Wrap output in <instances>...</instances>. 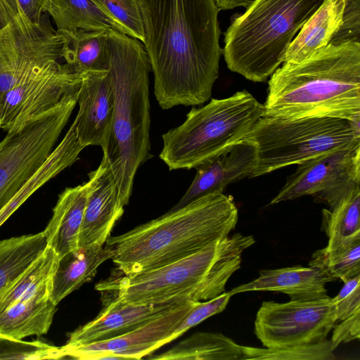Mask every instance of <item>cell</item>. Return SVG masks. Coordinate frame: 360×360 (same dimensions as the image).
Here are the masks:
<instances>
[{
    "label": "cell",
    "instance_id": "1",
    "mask_svg": "<svg viewBox=\"0 0 360 360\" xmlns=\"http://www.w3.org/2000/svg\"><path fill=\"white\" fill-rule=\"evenodd\" d=\"M144 49L159 105H198L211 98L222 49L214 0H139Z\"/></svg>",
    "mask_w": 360,
    "mask_h": 360
},
{
    "label": "cell",
    "instance_id": "2",
    "mask_svg": "<svg viewBox=\"0 0 360 360\" xmlns=\"http://www.w3.org/2000/svg\"><path fill=\"white\" fill-rule=\"evenodd\" d=\"M264 115L360 122V42L328 45L270 76Z\"/></svg>",
    "mask_w": 360,
    "mask_h": 360
},
{
    "label": "cell",
    "instance_id": "3",
    "mask_svg": "<svg viewBox=\"0 0 360 360\" xmlns=\"http://www.w3.org/2000/svg\"><path fill=\"white\" fill-rule=\"evenodd\" d=\"M237 221L233 198L210 193L122 235L110 236L105 247L120 271L132 275L195 253L229 236Z\"/></svg>",
    "mask_w": 360,
    "mask_h": 360
},
{
    "label": "cell",
    "instance_id": "4",
    "mask_svg": "<svg viewBox=\"0 0 360 360\" xmlns=\"http://www.w3.org/2000/svg\"><path fill=\"white\" fill-rule=\"evenodd\" d=\"M108 34L114 108L101 148L125 206L137 169L152 158L148 79L151 68L141 41L115 29L108 30Z\"/></svg>",
    "mask_w": 360,
    "mask_h": 360
},
{
    "label": "cell",
    "instance_id": "5",
    "mask_svg": "<svg viewBox=\"0 0 360 360\" xmlns=\"http://www.w3.org/2000/svg\"><path fill=\"white\" fill-rule=\"evenodd\" d=\"M255 242L240 233L219 239L168 264L100 283L96 288L124 304L201 302L225 291L243 252Z\"/></svg>",
    "mask_w": 360,
    "mask_h": 360
},
{
    "label": "cell",
    "instance_id": "6",
    "mask_svg": "<svg viewBox=\"0 0 360 360\" xmlns=\"http://www.w3.org/2000/svg\"><path fill=\"white\" fill-rule=\"evenodd\" d=\"M323 0H254L224 33L228 68L255 82L283 63L287 49Z\"/></svg>",
    "mask_w": 360,
    "mask_h": 360
},
{
    "label": "cell",
    "instance_id": "7",
    "mask_svg": "<svg viewBox=\"0 0 360 360\" xmlns=\"http://www.w3.org/2000/svg\"><path fill=\"white\" fill-rule=\"evenodd\" d=\"M264 115V104L245 90L212 98L162 135L160 158L169 170L196 168L243 140Z\"/></svg>",
    "mask_w": 360,
    "mask_h": 360
},
{
    "label": "cell",
    "instance_id": "8",
    "mask_svg": "<svg viewBox=\"0 0 360 360\" xmlns=\"http://www.w3.org/2000/svg\"><path fill=\"white\" fill-rule=\"evenodd\" d=\"M243 140L256 148L250 177H257L319 155L360 146V122L330 117L263 115Z\"/></svg>",
    "mask_w": 360,
    "mask_h": 360
},
{
    "label": "cell",
    "instance_id": "9",
    "mask_svg": "<svg viewBox=\"0 0 360 360\" xmlns=\"http://www.w3.org/2000/svg\"><path fill=\"white\" fill-rule=\"evenodd\" d=\"M77 93L10 129L0 141V211L53 150L77 103Z\"/></svg>",
    "mask_w": 360,
    "mask_h": 360
},
{
    "label": "cell",
    "instance_id": "10",
    "mask_svg": "<svg viewBox=\"0 0 360 360\" xmlns=\"http://www.w3.org/2000/svg\"><path fill=\"white\" fill-rule=\"evenodd\" d=\"M329 296L287 302H263L255 321V333L269 349L322 342L337 322Z\"/></svg>",
    "mask_w": 360,
    "mask_h": 360
},
{
    "label": "cell",
    "instance_id": "11",
    "mask_svg": "<svg viewBox=\"0 0 360 360\" xmlns=\"http://www.w3.org/2000/svg\"><path fill=\"white\" fill-rule=\"evenodd\" d=\"M66 38L45 13L33 22L21 12L0 30V96L34 68L63 58Z\"/></svg>",
    "mask_w": 360,
    "mask_h": 360
},
{
    "label": "cell",
    "instance_id": "12",
    "mask_svg": "<svg viewBox=\"0 0 360 360\" xmlns=\"http://www.w3.org/2000/svg\"><path fill=\"white\" fill-rule=\"evenodd\" d=\"M297 165L270 205L312 195L334 209L360 186V146L329 152Z\"/></svg>",
    "mask_w": 360,
    "mask_h": 360
},
{
    "label": "cell",
    "instance_id": "13",
    "mask_svg": "<svg viewBox=\"0 0 360 360\" xmlns=\"http://www.w3.org/2000/svg\"><path fill=\"white\" fill-rule=\"evenodd\" d=\"M82 74L59 60L39 66L0 96L1 127L8 131L55 108L79 91Z\"/></svg>",
    "mask_w": 360,
    "mask_h": 360
},
{
    "label": "cell",
    "instance_id": "14",
    "mask_svg": "<svg viewBox=\"0 0 360 360\" xmlns=\"http://www.w3.org/2000/svg\"><path fill=\"white\" fill-rule=\"evenodd\" d=\"M197 302L188 301L122 335L66 347L67 358L79 360L140 359L172 341L179 323Z\"/></svg>",
    "mask_w": 360,
    "mask_h": 360
},
{
    "label": "cell",
    "instance_id": "15",
    "mask_svg": "<svg viewBox=\"0 0 360 360\" xmlns=\"http://www.w3.org/2000/svg\"><path fill=\"white\" fill-rule=\"evenodd\" d=\"M360 39V0H323L287 49L283 62L297 63L315 50Z\"/></svg>",
    "mask_w": 360,
    "mask_h": 360
},
{
    "label": "cell",
    "instance_id": "16",
    "mask_svg": "<svg viewBox=\"0 0 360 360\" xmlns=\"http://www.w3.org/2000/svg\"><path fill=\"white\" fill-rule=\"evenodd\" d=\"M88 176V195L78 247L92 243L103 245L124 212L115 179L104 157Z\"/></svg>",
    "mask_w": 360,
    "mask_h": 360
},
{
    "label": "cell",
    "instance_id": "17",
    "mask_svg": "<svg viewBox=\"0 0 360 360\" xmlns=\"http://www.w3.org/2000/svg\"><path fill=\"white\" fill-rule=\"evenodd\" d=\"M79 110L74 120L80 143L102 147L112 122L114 95L108 70L82 73L77 93Z\"/></svg>",
    "mask_w": 360,
    "mask_h": 360
},
{
    "label": "cell",
    "instance_id": "18",
    "mask_svg": "<svg viewBox=\"0 0 360 360\" xmlns=\"http://www.w3.org/2000/svg\"><path fill=\"white\" fill-rule=\"evenodd\" d=\"M256 163L255 145L241 140L217 156L198 165L191 184L171 210L210 193H224L230 184L250 177Z\"/></svg>",
    "mask_w": 360,
    "mask_h": 360
},
{
    "label": "cell",
    "instance_id": "19",
    "mask_svg": "<svg viewBox=\"0 0 360 360\" xmlns=\"http://www.w3.org/2000/svg\"><path fill=\"white\" fill-rule=\"evenodd\" d=\"M182 303L124 304L108 299L94 319L69 334L64 346L74 347L122 335Z\"/></svg>",
    "mask_w": 360,
    "mask_h": 360
},
{
    "label": "cell",
    "instance_id": "20",
    "mask_svg": "<svg viewBox=\"0 0 360 360\" xmlns=\"http://www.w3.org/2000/svg\"><path fill=\"white\" fill-rule=\"evenodd\" d=\"M52 278L0 312V337L13 340L47 333L56 311Z\"/></svg>",
    "mask_w": 360,
    "mask_h": 360
},
{
    "label": "cell",
    "instance_id": "21",
    "mask_svg": "<svg viewBox=\"0 0 360 360\" xmlns=\"http://www.w3.org/2000/svg\"><path fill=\"white\" fill-rule=\"evenodd\" d=\"M255 280L233 288L232 295L251 291H271L286 294L290 300H305L328 297L326 284L335 281L315 266H295L259 271Z\"/></svg>",
    "mask_w": 360,
    "mask_h": 360
},
{
    "label": "cell",
    "instance_id": "22",
    "mask_svg": "<svg viewBox=\"0 0 360 360\" xmlns=\"http://www.w3.org/2000/svg\"><path fill=\"white\" fill-rule=\"evenodd\" d=\"M88 195V183L66 188L58 196L52 217L43 231L59 259L78 248Z\"/></svg>",
    "mask_w": 360,
    "mask_h": 360
},
{
    "label": "cell",
    "instance_id": "23",
    "mask_svg": "<svg viewBox=\"0 0 360 360\" xmlns=\"http://www.w3.org/2000/svg\"><path fill=\"white\" fill-rule=\"evenodd\" d=\"M112 252L96 243L78 247L59 259L52 279L51 299L58 304L94 277L98 266Z\"/></svg>",
    "mask_w": 360,
    "mask_h": 360
},
{
    "label": "cell",
    "instance_id": "24",
    "mask_svg": "<svg viewBox=\"0 0 360 360\" xmlns=\"http://www.w3.org/2000/svg\"><path fill=\"white\" fill-rule=\"evenodd\" d=\"M45 11L53 19L58 31L115 29L130 36L126 28L107 15L92 0H47Z\"/></svg>",
    "mask_w": 360,
    "mask_h": 360
},
{
    "label": "cell",
    "instance_id": "25",
    "mask_svg": "<svg viewBox=\"0 0 360 360\" xmlns=\"http://www.w3.org/2000/svg\"><path fill=\"white\" fill-rule=\"evenodd\" d=\"M61 32L66 38L63 58L75 72L82 74L108 70V30Z\"/></svg>",
    "mask_w": 360,
    "mask_h": 360
},
{
    "label": "cell",
    "instance_id": "26",
    "mask_svg": "<svg viewBox=\"0 0 360 360\" xmlns=\"http://www.w3.org/2000/svg\"><path fill=\"white\" fill-rule=\"evenodd\" d=\"M243 346L220 333L200 332L151 359L243 360Z\"/></svg>",
    "mask_w": 360,
    "mask_h": 360
},
{
    "label": "cell",
    "instance_id": "27",
    "mask_svg": "<svg viewBox=\"0 0 360 360\" xmlns=\"http://www.w3.org/2000/svg\"><path fill=\"white\" fill-rule=\"evenodd\" d=\"M46 246L43 231L0 240V294L23 274Z\"/></svg>",
    "mask_w": 360,
    "mask_h": 360
},
{
    "label": "cell",
    "instance_id": "28",
    "mask_svg": "<svg viewBox=\"0 0 360 360\" xmlns=\"http://www.w3.org/2000/svg\"><path fill=\"white\" fill-rule=\"evenodd\" d=\"M309 264L343 283L360 275V235L316 250Z\"/></svg>",
    "mask_w": 360,
    "mask_h": 360
},
{
    "label": "cell",
    "instance_id": "29",
    "mask_svg": "<svg viewBox=\"0 0 360 360\" xmlns=\"http://www.w3.org/2000/svg\"><path fill=\"white\" fill-rule=\"evenodd\" d=\"M323 229L327 246L338 245L360 235V186L353 188L333 210L323 209Z\"/></svg>",
    "mask_w": 360,
    "mask_h": 360
},
{
    "label": "cell",
    "instance_id": "30",
    "mask_svg": "<svg viewBox=\"0 0 360 360\" xmlns=\"http://www.w3.org/2000/svg\"><path fill=\"white\" fill-rule=\"evenodd\" d=\"M59 257L53 248L46 245L23 274L0 294V312L53 278Z\"/></svg>",
    "mask_w": 360,
    "mask_h": 360
},
{
    "label": "cell",
    "instance_id": "31",
    "mask_svg": "<svg viewBox=\"0 0 360 360\" xmlns=\"http://www.w3.org/2000/svg\"><path fill=\"white\" fill-rule=\"evenodd\" d=\"M329 340L313 345L292 346L280 349H262L243 346V360H333L335 359Z\"/></svg>",
    "mask_w": 360,
    "mask_h": 360
},
{
    "label": "cell",
    "instance_id": "32",
    "mask_svg": "<svg viewBox=\"0 0 360 360\" xmlns=\"http://www.w3.org/2000/svg\"><path fill=\"white\" fill-rule=\"evenodd\" d=\"M67 359L63 347H56L41 340L22 341L0 337V359Z\"/></svg>",
    "mask_w": 360,
    "mask_h": 360
},
{
    "label": "cell",
    "instance_id": "33",
    "mask_svg": "<svg viewBox=\"0 0 360 360\" xmlns=\"http://www.w3.org/2000/svg\"><path fill=\"white\" fill-rule=\"evenodd\" d=\"M107 15L115 20L143 44V22L139 0H92Z\"/></svg>",
    "mask_w": 360,
    "mask_h": 360
},
{
    "label": "cell",
    "instance_id": "34",
    "mask_svg": "<svg viewBox=\"0 0 360 360\" xmlns=\"http://www.w3.org/2000/svg\"><path fill=\"white\" fill-rule=\"evenodd\" d=\"M231 297L229 292H224L213 299L205 302H197L179 323L173 334L172 340L207 318L221 312L226 308Z\"/></svg>",
    "mask_w": 360,
    "mask_h": 360
},
{
    "label": "cell",
    "instance_id": "35",
    "mask_svg": "<svg viewBox=\"0 0 360 360\" xmlns=\"http://www.w3.org/2000/svg\"><path fill=\"white\" fill-rule=\"evenodd\" d=\"M337 321H341L360 312V275L344 282L338 295L333 298Z\"/></svg>",
    "mask_w": 360,
    "mask_h": 360
},
{
    "label": "cell",
    "instance_id": "36",
    "mask_svg": "<svg viewBox=\"0 0 360 360\" xmlns=\"http://www.w3.org/2000/svg\"><path fill=\"white\" fill-rule=\"evenodd\" d=\"M360 338V312H357L334 326L331 347L334 350L340 343Z\"/></svg>",
    "mask_w": 360,
    "mask_h": 360
},
{
    "label": "cell",
    "instance_id": "37",
    "mask_svg": "<svg viewBox=\"0 0 360 360\" xmlns=\"http://www.w3.org/2000/svg\"><path fill=\"white\" fill-rule=\"evenodd\" d=\"M25 16L33 22H39L46 13L47 0H17Z\"/></svg>",
    "mask_w": 360,
    "mask_h": 360
},
{
    "label": "cell",
    "instance_id": "38",
    "mask_svg": "<svg viewBox=\"0 0 360 360\" xmlns=\"http://www.w3.org/2000/svg\"><path fill=\"white\" fill-rule=\"evenodd\" d=\"M30 191L20 188L0 211V226L30 197Z\"/></svg>",
    "mask_w": 360,
    "mask_h": 360
},
{
    "label": "cell",
    "instance_id": "39",
    "mask_svg": "<svg viewBox=\"0 0 360 360\" xmlns=\"http://www.w3.org/2000/svg\"><path fill=\"white\" fill-rule=\"evenodd\" d=\"M252 1L254 0H214L220 11L230 10L240 6L246 7Z\"/></svg>",
    "mask_w": 360,
    "mask_h": 360
},
{
    "label": "cell",
    "instance_id": "40",
    "mask_svg": "<svg viewBox=\"0 0 360 360\" xmlns=\"http://www.w3.org/2000/svg\"><path fill=\"white\" fill-rule=\"evenodd\" d=\"M12 16L3 0H0V30L11 20Z\"/></svg>",
    "mask_w": 360,
    "mask_h": 360
},
{
    "label": "cell",
    "instance_id": "41",
    "mask_svg": "<svg viewBox=\"0 0 360 360\" xmlns=\"http://www.w3.org/2000/svg\"><path fill=\"white\" fill-rule=\"evenodd\" d=\"M11 16H15L21 12L17 0H3Z\"/></svg>",
    "mask_w": 360,
    "mask_h": 360
},
{
    "label": "cell",
    "instance_id": "42",
    "mask_svg": "<svg viewBox=\"0 0 360 360\" xmlns=\"http://www.w3.org/2000/svg\"><path fill=\"white\" fill-rule=\"evenodd\" d=\"M1 127V120H0V128Z\"/></svg>",
    "mask_w": 360,
    "mask_h": 360
}]
</instances>
